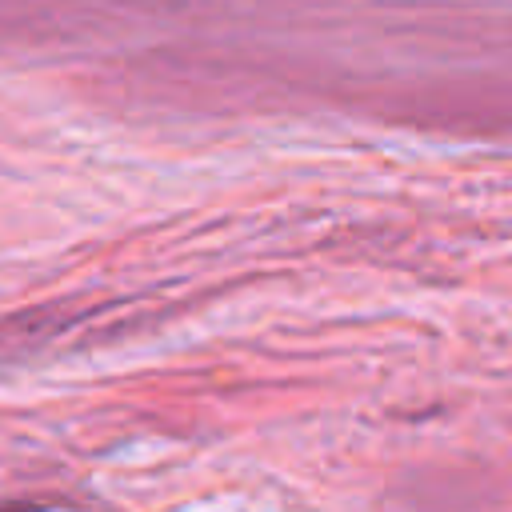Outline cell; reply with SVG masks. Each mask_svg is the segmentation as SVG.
<instances>
[{
    "label": "cell",
    "mask_w": 512,
    "mask_h": 512,
    "mask_svg": "<svg viewBox=\"0 0 512 512\" xmlns=\"http://www.w3.org/2000/svg\"><path fill=\"white\" fill-rule=\"evenodd\" d=\"M12 512H32V508H12Z\"/></svg>",
    "instance_id": "1"
}]
</instances>
